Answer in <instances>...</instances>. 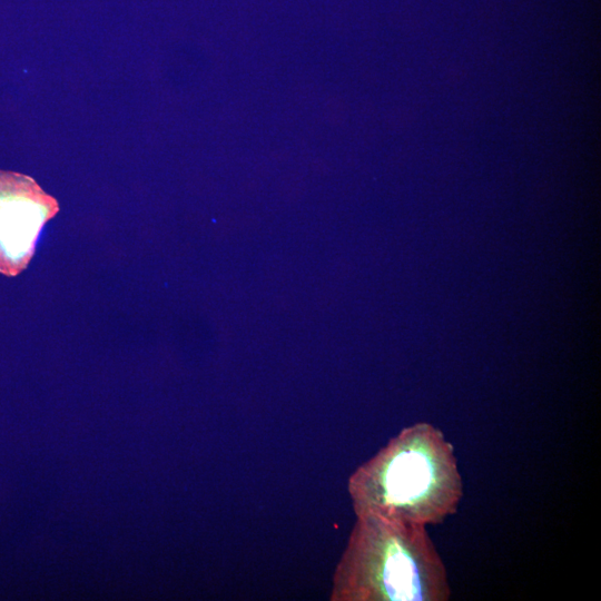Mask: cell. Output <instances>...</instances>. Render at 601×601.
I'll return each instance as SVG.
<instances>
[{
  "label": "cell",
  "instance_id": "1",
  "mask_svg": "<svg viewBox=\"0 0 601 601\" xmlns=\"http://www.w3.org/2000/svg\"><path fill=\"white\" fill-rule=\"evenodd\" d=\"M356 516L374 515L421 525L454 514L463 482L453 445L427 422L404 427L348 477Z\"/></svg>",
  "mask_w": 601,
  "mask_h": 601
},
{
  "label": "cell",
  "instance_id": "2",
  "mask_svg": "<svg viewBox=\"0 0 601 601\" xmlns=\"http://www.w3.org/2000/svg\"><path fill=\"white\" fill-rule=\"evenodd\" d=\"M447 572L426 526L356 516L335 568L331 601H447Z\"/></svg>",
  "mask_w": 601,
  "mask_h": 601
},
{
  "label": "cell",
  "instance_id": "3",
  "mask_svg": "<svg viewBox=\"0 0 601 601\" xmlns=\"http://www.w3.org/2000/svg\"><path fill=\"white\" fill-rule=\"evenodd\" d=\"M58 211L57 199L32 177L0 170V274L13 277L28 266L45 224Z\"/></svg>",
  "mask_w": 601,
  "mask_h": 601
}]
</instances>
